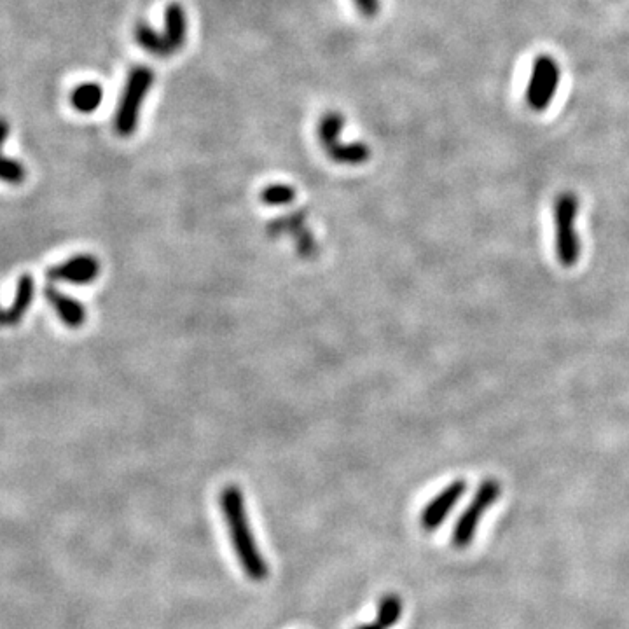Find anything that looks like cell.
Masks as SVG:
<instances>
[{
	"instance_id": "6da1fadb",
	"label": "cell",
	"mask_w": 629,
	"mask_h": 629,
	"mask_svg": "<svg viewBox=\"0 0 629 629\" xmlns=\"http://www.w3.org/2000/svg\"><path fill=\"white\" fill-rule=\"evenodd\" d=\"M219 507L224 523L228 526L231 546L243 572L250 581H266L270 575V567L257 546L256 535L250 526L249 514L245 507L243 491L235 484L224 486L219 495Z\"/></svg>"
},
{
	"instance_id": "7a4b0ae2",
	"label": "cell",
	"mask_w": 629,
	"mask_h": 629,
	"mask_svg": "<svg viewBox=\"0 0 629 629\" xmlns=\"http://www.w3.org/2000/svg\"><path fill=\"white\" fill-rule=\"evenodd\" d=\"M579 210L581 201L572 191H563L554 198V250L563 268H574L581 259V236L577 231Z\"/></svg>"
},
{
	"instance_id": "3957f363",
	"label": "cell",
	"mask_w": 629,
	"mask_h": 629,
	"mask_svg": "<svg viewBox=\"0 0 629 629\" xmlns=\"http://www.w3.org/2000/svg\"><path fill=\"white\" fill-rule=\"evenodd\" d=\"M187 39L186 9L179 2L168 4L165 9V30L159 34L149 23L135 27V41L140 48L158 58H170L184 48Z\"/></svg>"
},
{
	"instance_id": "277c9868",
	"label": "cell",
	"mask_w": 629,
	"mask_h": 629,
	"mask_svg": "<svg viewBox=\"0 0 629 629\" xmlns=\"http://www.w3.org/2000/svg\"><path fill=\"white\" fill-rule=\"evenodd\" d=\"M153 69L147 65H137L128 72L125 88L119 98L118 109L114 116V130L119 137H132L139 128L140 111L146 102L147 93L153 88Z\"/></svg>"
},
{
	"instance_id": "5b68a950",
	"label": "cell",
	"mask_w": 629,
	"mask_h": 629,
	"mask_svg": "<svg viewBox=\"0 0 629 629\" xmlns=\"http://www.w3.org/2000/svg\"><path fill=\"white\" fill-rule=\"evenodd\" d=\"M345 126V118L339 111H327L318 119L317 137L325 154L338 165H364L371 158V149L364 142L343 144L341 133Z\"/></svg>"
},
{
	"instance_id": "8992f818",
	"label": "cell",
	"mask_w": 629,
	"mask_h": 629,
	"mask_svg": "<svg viewBox=\"0 0 629 629\" xmlns=\"http://www.w3.org/2000/svg\"><path fill=\"white\" fill-rule=\"evenodd\" d=\"M502 493V486L497 479H486L479 484L476 495L471 500L469 507L462 512L458 518L455 530H453V546L457 549H465L471 546L472 540L476 537L477 526L483 519L484 512L488 511L497 502Z\"/></svg>"
},
{
	"instance_id": "52a82bcc",
	"label": "cell",
	"mask_w": 629,
	"mask_h": 629,
	"mask_svg": "<svg viewBox=\"0 0 629 629\" xmlns=\"http://www.w3.org/2000/svg\"><path fill=\"white\" fill-rule=\"evenodd\" d=\"M561 69L551 55H539L533 62L530 81L526 86L525 100L535 112L546 111L560 86Z\"/></svg>"
},
{
	"instance_id": "ba28073f",
	"label": "cell",
	"mask_w": 629,
	"mask_h": 629,
	"mask_svg": "<svg viewBox=\"0 0 629 629\" xmlns=\"http://www.w3.org/2000/svg\"><path fill=\"white\" fill-rule=\"evenodd\" d=\"M102 266L97 257L91 254L70 257L63 263L48 270L49 282H63L72 285H90L100 277Z\"/></svg>"
},
{
	"instance_id": "9c48e42d",
	"label": "cell",
	"mask_w": 629,
	"mask_h": 629,
	"mask_svg": "<svg viewBox=\"0 0 629 629\" xmlns=\"http://www.w3.org/2000/svg\"><path fill=\"white\" fill-rule=\"evenodd\" d=\"M467 491V481L457 479L448 484L437 497L432 498L420 516V525L425 532H436L439 526L443 525L451 511L457 507L458 500L464 497Z\"/></svg>"
},
{
	"instance_id": "30bf717a",
	"label": "cell",
	"mask_w": 629,
	"mask_h": 629,
	"mask_svg": "<svg viewBox=\"0 0 629 629\" xmlns=\"http://www.w3.org/2000/svg\"><path fill=\"white\" fill-rule=\"evenodd\" d=\"M44 296H46V301L55 310L56 315L60 317L65 327L81 329L86 324L88 312H86V306L81 301L70 298V296L63 294L60 289H56L53 285H48L44 289Z\"/></svg>"
},
{
	"instance_id": "8fae6325",
	"label": "cell",
	"mask_w": 629,
	"mask_h": 629,
	"mask_svg": "<svg viewBox=\"0 0 629 629\" xmlns=\"http://www.w3.org/2000/svg\"><path fill=\"white\" fill-rule=\"evenodd\" d=\"M35 298V282L34 277L30 273L21 275L16 285L14 299L11 306L6 310V327H16L21 324V320L25 318L30 306L34 303Z\"/></svg>"
},
{
	"instance_id": "7c38bea8",
	"label": "cell",
	"mask_w": 629,
	"mask_h": 629,
	"mask_svg": "<svg viewBox=\"0 0 629 629\" xmlns=\"http://www.w3.org/2000/svg\"><path fill=\"white\" fill-rule=\"evenodd\" d=\"M9 123L0 118V182L7 186H21L27 180V168L18 159L7 158L4 154V144L9 137Z\"/></svg>"
},
{
	"instance_id": "4fadbf2b",
	"label": "cell",
	"mask_w": 629,
	"mask_h": 629,
	"mask_svg": "<svg viewBox=\"0 0 629 629\" xmlns=\"http://www.w3.org/2000/svg\"><path fill=\"white\" fill-rule=\"evenodd\" d=\"M70 102L81 114H91L104 102V88L98 83L79 84L76 90L72 91Z\"/></svg>"
},
{
	"instance_id": "5bb4252c",
	"label": "cell",
	"mask_w": 629,
	"mask_h": 629,
	"mask_svg": "<svg viewBox=\"0 0 629 629\" xmlns=\"http://www.w3.org/2000/svg\"><path fill=\"white\" fill-rule=\"evenodd\" d=\"M402 609L404 607H402L401 596L395 593L381 596L378 610H376V623L380 624L383 629L394 628L395 624L401 621Z\"/></svg>"
},
{
	"instance_id": "9a60e30c",
	"label": "cell",
	"mask_w": 629,
	"mask_h": 629,
	"mask_svg": "<svg viewBox=\"0 0 629 629\" xmlns=\"http://www.w3.org/2000/svg\"><path fill=\"white\" fill-rule=\"evenodd\" d=\"M296 200V189L287 184H271L261 191V201L270 207H282Z\"/></svg>"
},
{
	"instance_id": "2e32d148",
	"label": "cell",
	"mask_w": 629,
	"mask_h": 629,
	"mask_svg": "<svg viewBox=\"0 0 629 629\" xmlns=\"http://www.w3.org/2000/svg\"><path fill=\"white\" fill-rule=\"evenodd\" d=\"M353 4L367 20H373L381 11V0H353Z\"/></svg>"
},
{
	"instance_id": "e0dca14e",
	"label": "cell",
	"mask_w": 629,
	"mask_h": 629,
	"mask_svg": "<svg viewBox=\"0 0 629 629\" xmlns=\"http://www.w3.org/2000/svg\"><path fill=\"white\" fill-rule=\"evenodd\" d=\"M355 629H383V628H381L380 624L374 621V623L360 624V626H357V628Z\"/></svg>"
},
{
	"instance_id": "ac0fdd59",
	"label": "cell",
	"mask_w": 629,
	"mask_h": 629,
	"mask_svg": "<svg viewBox=\"0 0 629 629\" xmlns=\"http://www.w3.org/2000/svg\"><path fill=\"white\" fill-rule=\"evenodd\" d=\"M0 327H6V310L0 306Z\"/></svg>"
}]
</instances>
